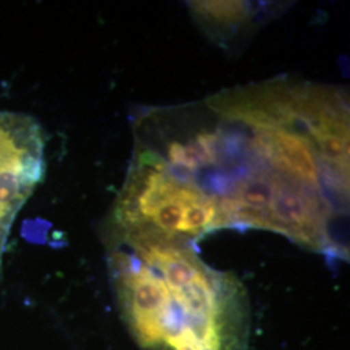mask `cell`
Listing matches in <instances>:
<instances>
[{"instance_id":"obj_1","label":"cell","mask_w":350,"mask_h":350,"mask_svg":"<svg viewBox=\"0 0 350 350\" xmlns=\"http://www.w3.org/2000/svg\"><path fill=\"white\" fill-rule=\"evenodd\" d=\"M117 235V302L140 349L248 350L250 300L237 276L209 267L186 240L150 228Z\"/></svg>"},{"instance_id":"obj_2","label":"cell","mask_w":350,"mask_h":350,"mask_svg":"<svg viewBox=\"0 0 350 350\" xmlns=\"http://www.w3.org/2000/svg\"><path fill=\"white\" fill-rule=\"evenodd\" d=\"M215 198L195 182L173 174L160 157L146 152L117 204V227L150 228L193 244L221 226Z\"/></svg>"},{"instance_id":"obj_3","label":"cell","mask_w":350,"mask_h":350,"mask_svg":"<svg viewBox=\"0 0 350 350\" xmlns=\"http://www.w3.org/2000/svg\"><path fill=\"white\" fill-rule=\"evenodd\" d=\"M250 150L271 170L321 191L322 180L332 186L310 138L300 130H256Z\"/></svg>"},{"instance_id":"obj_4","label":"cell","mask_w":350,"mask_h":350,"mask_svg":"<svg viewBox=\"0 0 350 350\" xmlns=\"http://www.w3.org/2000/svg\"><path fill=\"white\" fill-rule=\"evenodd\" d=\"M221 139L215 134L201 133L187 143L172 142L167 144V161L183 172H196L206 165L217 163Z\"/></svg>"},{"instance_id":"obj_5","label":"cell","mask_w":350,"mask_h":350,"mask_svg":"<svg viewBox=\"0 0 350 350\" xmlns=\"http://www.w3.org/2000/svg\"><path fill=\"white\" fill-rule=\"evenodd\" d=\"M189 8L202 23L222 29L241 25L250 16L244 1H192Z\"/></svg>"}]
</instances>
